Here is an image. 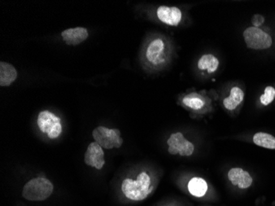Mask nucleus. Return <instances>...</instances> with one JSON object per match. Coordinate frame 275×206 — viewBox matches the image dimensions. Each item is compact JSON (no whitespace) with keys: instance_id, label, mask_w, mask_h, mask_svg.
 Returning a JSON list of instances; mask_svg holds the SVG:
<instances>
[{"instance_id":"14","label":"nucleus","mask_w":275,"mask_h":206,"mask_svg":"<svg viewBox=\"0 0 275 206\" xmlns=\"http://www.w3.org/2000/svg\"><path fill=\"white\" fill-rule=\"evenodd\" d=\"M188 188L191 195L196 197H202L207 192L208 185L203 178L194 177L189 182Z\"/></svg>"},{"instance_id":"15","label":"nucleus","mask_w":275,"mask_h":206,"mask_svg":"<svg viewBox=\"0 0 275 206\" xmlns=\"http://www.w3.org/2000/svg\"><path fill=\"white\" fill-rule=\"evenodd\" d=\"M219 65V61L217 57L212 55H204L199 59L198 62V68L200 70H207L208 74H212L217 70Z\"/></svg>"},{"instance_id":"10","label":"nucleus","mask_w":275,"mask_h":206,"mask_svg":"<svg viewBox=\"0 0 275 206\" xmlns=\"http://www.w3.org/2000/svg\"><path fill=\"white\" fill-rule=\"evenodd\" d=\"M228 178L234 186H237L241 189L248 188L253 182L251 175L240 168H232L228 172Z\"/></svg>"},{"instance_id":"13","label":"nucleus","mask_w":275,"mask_h":206,"mask_svg":"<svg viewBox=\"0 0 275 206\" xmlns=\"http://www.w3.org/2000/svg\"><path fill=\"white\" fill-rule=\"evenodd\" d=\"M244 92L240 87H234L231 89L230 96L224 99V106L226 109L233 111L242 102Z\"/></svg>"},{"instance_id":"5","label":"nucleus","mask_w":275,"mask_h":206,"mask_svg":"<svg viewBox=\"0 0 275 206\" xmlns=\"http://www.w3.org/2000/svg\"><path fill=\"white\" fill-rule=\"evenodd\" d=\"M247 47L254 49H265L272 45L271 36L258 27H248L243 32Z\"/></svg>"},{"instance_id":"7","label":"nucleus","mask_w":275,"mask_h":206,"mask_svg":"<svg viewBox=\"0 0 275 206\" xmlns=\"http://www.w3.org/2000/svg\"><path fill=\"white\" fill-rule=\"evenodd\" d=\"M104 151L102 147L99 145L96 142L90 143L84 155V162L88 166L93 167L97 170H101L105 165L104 159Z\"/></svg>"},{"instance_id":"9","label":"nucleus","mask_w":275,"mask_h":206,"mask_svg":"<svg viewBox=\"0 0 275 206\" xmlns=\"http://www.w3.org/2000/svg\"><path fill=\"white\" fill-rule=\"evenodd\" d=\"M165 43L161 39L152 40L146 50V57L152 65H159L164 61Z\"/></svg>"},{"instance_id":"12","label":"nucleus","mask_w":275,"mask_h":206,"mask_svg":"<svg viewBox=\"0 0 275 206\" xmlns=\"http://www.w3.org/2000/svg\"><path fill=\"white\" fill-rule=\"evenodd\" d=\"M18 78V72L14 65L6 62H0V85L8 87L11 85Z\"/></svg>"},{"instance_id":"4","label":"nucleus","mask_w":275,"mask_h":206,"mask_svg":"<svg viewBox=\"0 0 275 206\" xmlns=\"http://www.w3.org/2000/svg\"><path fill=\"white\" fill-rule=\"evenodd\" d=\"M60 117L49 111H43L39 113L37 125L40 131L46 133L49 139L58 138L62 132V126Z\"/></svg>"},{"instance_id":"17","label":"nucleus","mask_w":275,"mask_h":206,"mask_svg":"<svg viewBox=\"0 0 275 206\" xmlns=\"http://www.w3.org/2000/svg\"><path fill=\"white\" fill-rule=\"evenodd\" d=\"M183 103L186 107L194 109V110L201 109L204 104L203 100L199 96H195V94L185 96L183 99Z\"/></svg>"},{"instance_id":"16","label":"nucleus","mask_w":275,"mask_h":206,"mask_svg":"<svg viewBox=\"0 0 275 206\" xmlns=\"http://www.w3.org/2000/svg\"><path fill=\"white\" fill-rule=\"evenodd\" d=\"M253 142L262 148L275 149V138L267 133H256L253 137Z\"/></svg>"},{"instance_id":"1","label":"nucleus","mask_w":275,"mask_h":206,"mask_svg":"<svg viewBox=\"0 0 275 206\" xmlns=\"http://www.w3.org/2000/svg\"><path fill=\"white\" fill-rule=\"evenodd\" d=\"M122 192L131 200H143L148 197L151 191V178L148 173H141L136 180L126 178L122 182Z\"/></svg>"},{"instance_id":"6","label":"nucleus","mask_w":275,"mask_h":206,"mask_svg":"<svg viewBox=\"0 0 275 206\" xmlns=\"http://www.w3.org/2000/svg\"><path fill=\"white\" fill-rule=\"evenodd\" d=\"M168 151L171 154H180L181 156L189 157L193 154L195 146L191 142L185 138L181 133H175L171 135L168 140Z\"/></svg>"},{"instance_id":"11","label":"nucleus","mask_w":275,"mask_h":206,"mask_svg":"<svg viewBox=\"0 0 275 206\" xmlns=\"http://www.w3.org/2000/svg\"><path fill=\"white\" fill-rule=\"evenodd\" d=\"M61 36L67 45H77L87 40L88 32L84 27H75L65 30L61 33Z\"/></svg>"},{"instance_id":"8","label":"nucleus","mask_w":275,"mask_h":206,"mask_svg":"<svg viewBox=\"0 0 275 206\" xmlns=\"http://www.w3.org/2000/svg\"><path fill=\"white\" fill-rule=\"evenodd\" d=\"M157 16L161 23L170 26H178L181 23L182 14L178 8L161 6L157 9Z\"/></svg>"},{"instance_id":"18","label":"nucleus","mask_w":275,"mask_h":206,"mask_svg":"<svg viewBox=\"0 0 275 206\" xmlns=\"http://www.w3.org/2000/svg\"><path fill=\"white\" fill-rule=\"evenodd\" d=\"M275 98V89L273 87H265L264 89V94L260 96V101L262 104L264 106H268L270 104Z\"/></svg>"},{"instance_id":"2","label":"nucleus","mask_w":275,"mask_h":206,"mask_svg":"<svg viewBox=\"0 0 275 206\" xmlns=\"http://www.w3.org/2000/svg\"><path fill=\"white\" fill-rule=\"evenodd\" d=\"M54 186L50 181L44 177L34 178L23 187V196L32 201H42L50 196Z\"/></svg>"},{"instance_id":"19","label":"nucleus","mask_w":275,"mask_h":206,"mask_svg":"<svg viewBox=\"0 0 275 206\" xmlns=\"http://www.w3.org/2000/svg\"><path fill=\"white\" fill-rule=\"evenodd\" d=\"M264 22V18L261 15H255L252 18V24L254 25V27H258L259 28V26H261Z\"/></svg>"},{"instance_id":"3","label":"nucleus","mask_w":275,"mask_h":206,"mask_svg":"<svg viewBox=\"0 0 275 206\" xmlns=\"http://www.w3.org/2000/svg\"><path fill=\"white\" fill-rule=\"evenodd\" d=\"M92 136L99 145L106 149L120 148L123 144L121 131L118 129H109L104 126L95 128Z\"/></svg>"}]
</instances>
